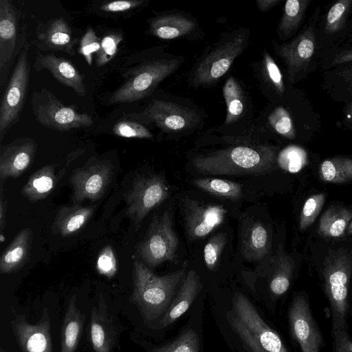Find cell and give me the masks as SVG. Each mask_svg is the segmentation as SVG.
Segmentation results:
<instances>
[{
	"label": "cell",
	"instance_id": "cell-1",
	"mask_svg": "<svg viewBox=\"0 0 352 352\" xmlns=\"http://www.w3.org/2000/svg\"><path fill=\"white\" fill-rule=\"evenodd\" d=\"M276 160L273 147L245 144L197 155L192 165L204 175H262L271 171Z\"/></svg>",
	"mask_w": 352,
	"mask_h": 352
},
{
	"label": "cell",
	"instance_id": "cell-2",
	"mask_svg": "<svg viewBox=\"0 0 352 352\" xmlns=\"http://www.w3.org/2000/svg\"><path fill=\"white\" fill-rule=\"evenodd\" d=\"M133 291L131 301L139 308L144 320L164 315L172 302L176 289L186 276L185 268L157 276L138 259L133 261Z\"/></svg>",
	"mask_w": 352,
	"mask_h": 352
},
{
	"label": "cell",
	"instance_id": "cell-3",
	"mask_svg": "<svg viewBox=\"0 0 352 352\" xmlns=\"http://www.w3.org/2000/svg\"><path fill=\"white\" fill-rule=\"evenodd\" d=\"M227 316L230 326L250 352H289L280 336L243 294L235 293Z\"/></svg>",
	"mask_w": 352,
	"mask_h": 352
},
{
	"label": "cell",
	"instance_id": "cell-4",
	"mask_svg": "<svg viewBox=\"0 0 352 352\" xmlns=\"http://www.w3.org/2000/svg\"><path fill=\"white\" fill-rule=\"evenodd\" d=\"M351 274L352 260L346 253L338 251L327 257L322 278L329 307L331 332L349 329V286Z\"/></svg>",
	"mask_w": 352,
	"mask_h": 352
},
{
	"label": "cell",
	"instance_id": "cell-5",
	"mask_svg": "<svg viewBox=\"0 0 352 352\" xmlns=\"http://www.w3.org/2000/svg\"><path fill=\"white\" fill-rule=\"evenodd\" d=\"M182 63L176 58H159L147 60L131 71L126 79L109 98L110 104L131 102L150 94Z\"/></svg>",
	"mask_w": 352,
	"mask_h": 352
},
{
	"label": "cell",
	"instance_id": "cell-6",
	"mask_svg": "<svg viewBox=\"0 0 352 352\" xmlns=\"http://www.w3.org/2000/svg\"><path fill=\"white\" fill-rule=\"evenodd\" d=\"M320 9L316 8L303 30L288 42L274 43L276 54L285 66L287 78L294 84L308 74L318 54L316 26Z\"/></svg>",
	"mask_w": 352,
	"mask_h": 352
},
{
	"label": "cell",
	"instance_id": "cell-7",
	"mask_svg": "<svg viewBox=\"0 0 352 352\" xmlns=\"http://www.w3.org/2000/svg\"><path fill=\"white\" fill-rule=\"evenodd\" d=\"M179 243L172 212L166 210L153 217L144 239L137 246V252L146 265L156 267L175 258Z\"/></svg>",
	"mask_w": 352,
	"mask_h": 352
},
{
	"label": "cell",
	"instance_id": "cell-8",
	"mask_svg": "<svg viewBox=\"0 0 352 352\" xmlns=\"http://www.w3.org/2000/svg\"><path fill=\"white\" fill-rule=\"evenodd\" d=\"M32 107L36 120L54 130L67 131L89 126L93 123L89 114L79 113L75 107L65 105L45 88L32 94Z\"/></svg>",
	"mask_w": 352,
	"mask_h": 352
},
{
	"label": "cell",
	"instance_id": "cell-9",
	"mask_svg": "<svg viewBox=\"0 0 352 352\" xmlns=\"http://www.w3.org/2000/svg\"><path fill=\"white\" fill-rule=\"evenodd\" d=\"M29 45L25 43L19 52L16 63L6 87L0 104V141L19 119L30 80Z\"/></svg>",
	"mask_w": 352,
	"mask_h": 352
},
{
	"label": "cell",
	"instance_id": "cell-10",
	"mask_svg": "<svg viewBox=\"0 0 352 352\" xmlns=\"http://www.w3.org/2000/svg\"><path fill=\"white\" fill-rule=\"evenodd\" d=\"M168 196L169 188L162 175L151 174L138 176L134 179L130 190L124 195L126 214L138 229L146 215Z\"/></svg>",
	"mask_w": 352,
	"mask_h": 352
},
{
	"label": "cell",
	"instance_id": "cell-11",
	"mask_svg": "<svg viewBox=\"0 0 352 352\" xmlns=\"http://www.w3.org/2000/svg\"><path fill=\"white\" fill-rule=\"evenodd\" d=\"M248 43L246 33H237L214 46L197 64L192 74L196 85H211L223 76Z\"/></svg>",
	"mask_w": 352,
	"mask_h": 352
},
{
	"label": "cell",
	"instance_id": "cell-12",
	"mask_svg": "<svg viewBox=\"0 0 352 352\" xmlns=\"http://www.w3.org/2000/svg\"><path fill=\"white\" fill-rule=\"evenodd\" d=\"M291 335L300 352H321L324 340L306 295H294L288 311Z\"/></svg>",
	"mask_w": 352,
	"mask_h": 352
},
{
	"label": "cell",
	"instance_id": "cell-13",
	"mask_svg": "<svg viewBox=\"0 0 352 352\" xmlns=\"http://www.w3.org/2000/svg\"><path fill=\"white\" fill-rule=\"evenodd\" d=\"M113 175V166L109 160H94L73 171L69 182L73 188V201L80 204L88 199H100L108 188Z\"/></svg>",
	"mask_w": 352,
	"mask_h": 352
},
{
	"label": "cell",
	"instance_id": "cell-14",
	"mask_svg": "<svg viewBox=\"0 0 352 352\" xmlns=\"http://www.w3.org/2000/svg\"><path fill=\"white\" fill-rule=\"evenodd\" d=\"M352 0L335 1L318 19L316 26L318 54L323 55L352 34Z\"/></svg>",
	"mask_w": 352,
	"mask_h": 352
},
{
	"label": "cell",
	"instance_id": "cell-15",
	"mask_svg": "<svg viewBox=\"0 0 352 352\" xmlns=\"http://www.w3.org/2000/svg\"><path fill=\"white\" fill-rule=\"evenodd\" d=\"M227 210L222 205L204 204L186 199L183 205V219L189 240L202 239L224 221Z\"/></svg>",
	"mask_w": 352,
	"mask_h": 352
},
{
	"label": "cell",
	"instance_id": "cell-16",
	"mask_svg": "<svg viewBox=\"0 0 352 352\" xmlns=\"http://www.w3.org/2000/svg\"><path fill=\"white\" fill-rule=\"evenodd\" d=\"M19 16L10 0H0V88L3 89L12 65L18 39Z\"/></svg>",
	"mask_w": 352,
	"mask_h": 352
},
{
	"label": "cell",
	"instance_id": "cell-17",
	"mask_svg": "<svg viewBox=\"0 0 352 352\" xmlns=\"http://www.w3.org/2000/svg\"><path fill=\"white\" fill-rule=\"evenodd\" d=\"M12 327L23 352H52L50 318L47 309H43L36 324H30L25 316L21 315L12 321Z\"/></svg>",
	"mask_w": 352,
	"mask_h": 352
},
{
	"label": "cell",
	"instance_id": "cell-18",
	"mask_svg": "<svg viewBox=\"0 0 352 352\" xmlns=\"http://www.w3.org/2000/svg\"><path fill=\"white\" fill-rule=\"evenodd\" d=\"M144 114L166 132L179 131L195 124L199 117L193 111L170 101L153 100Z\"/></svg>",
	"mask_w": 352,
	"mask_h": 352
},
{
	"label": "cell",
	"instance_id": "cell-19",
	"mask_svg": "<svg viewBox=\"0 0 352 352\" xmlns=\"http://www.w3.org/2000/svg\"><path fill=\"white\" fill-rule=\"evenodd\" d=\"M36 143L30 138H19L1 147L0 179L16 178L28 168L36 153Z\"/></svg>",
	"mask_w": 352,
	"mask_h": 352
},
{
	"label": "cell",
	"instance_id": "cell-20",
	"mask_svg": "<svg viewBox=\"0 0 352 352\" xmlns=\"http://www.w3.org/2000/svg\"><path fill=\"white\" fill-rule=\"evenodd\" d=\"M34 68L37 72L47 69L60 83L72 89L79 96L86 95L84 76L69 60L38 52Z\"/></svg>",
	"mask_w": 352,
	"mask_h": 352
},
{
	"label": "cell",
	"instance_id": "cell-21",
	"mask_svg": "<svg viewBox=\"0 0 352 352\" xmlns=\"http://www.w3.org/2000/svg\"><path fill=\"white\" fill-rule=\"evenodd\" d=\"M76 42L69 24L63 17L51 19L37 27L36 45L41 50L60 51L74 56Z\"/></svg>",
	"mask_w": 352,
	"mask_h": 352
},
{
	"label": "cell",
	"instance_id": "cell-22",
	"mask_svg": "<svg viewBox=\"0 0 352 352\" xmlns=\"http://www.w3.org/2000/svg\"><path fill=\"white\" fill-rule=\"evenodd\" d=\"M90 318V339L94 351L111 352L116 342L117 332L102 296L98 307H92Z\"/></svg>",
	"mask_w": 352,
	"mask_h": 352
},
{
	"label": "cell",
	"instance_id": "cell-23",
	"mask_svg": "<svg viewBox=\"0 0 352 352\" xmlns=\"http://www.w3.org/2000/svg\"><path fill=\"white\" fill-rule=\"evenodd\" d=\"M201 288L199 277L195 270L189 271L182 280L180 289L161 320L157 329H163L173 323L190 307Z\"/></svg>",
	"mask_w": 352,
	"mask_h": 352
},
{
	"label": "cell",
	"instance_id": "cell-24",
	"mask_svg": "<svg viewBox=\"0 0 352 352\" xmlns=\"http://www.w3.org/2000/svg\"><path fill=\"white\" fill-rule=\"evenodd\" d=\"M241 249L249 261L263 258L270 251V237L265 225L258 220L248 219L241 234Z\"/></svg>",
	"mask_w": 352,
	"mask_h": 352
},
{
	"label": "cell",
	"instance_id": "cell-25",
	"mask_svg": "<svg viewBox=\"0 0 352 352\" xmlns=\"http://www.w3.org/2000/svg\"><path fill=\"white\" fill-rule=\"evenodd\" d=\"M32 243L31 230L26 228L21 230L1 256V273L11 274L19 270L29 259Z\"/></svg>",
	"mask_w": 352,
	"mask_h": 352
},
{
	"label": "cell",
	"instance_id": "cell-26",
	"mask_svg": "<svg viewBox=\"0 0 352 352\" xmlns=\"http://www.w3.org/2000/svg\"><path fill=\"white\" fill-rule=\"evenodd\" d=\"M94 210L93 206L75 204L60 208L53 222V234L63 236L75 234L90 219Z\"/></svg>",
	"mask_w": 352,
	"mask_h": 352
},
{
	"label": "cell",
	"instance_id": "cell-27",
	"mask_svg": "<svg viewBox=\"0 0 352 352\" xmlns=\"http://www.w3.org/2000/svg\"><path fill=\"white\" fill-rule=\"evenodd\" d=\"M333 68L324 76V87L331 98L346 106L352 102V62Z\"/></svg>",
	"mask_w": 352,
	"mask_h": 352
},
{
	"label": "cell",
	"instance_id": "cell-28",
	"mask_svg": "<svg viewBox=\"0 0 352 352\" xmlns=\"http://www.w3.org/2000/svg\"><path fill=\"white\" fill-rule=\"evenodd\" d=\"M195 22L183 15L166 14L153 18L150 22V32L161 39H173L190 32Z\"/></svg>",
	"mask_w": 352,
	"mask_h": 352
},
{
	"label": "cell",
	"instance_id": "cell-29",
	"mask_svg": "<svg viewBox=\"0 0 352 352\" xmlns=\"http://www.w3.org/2000/svg\"><path fill=\"white\" fill-rule=\"evenodd\" d=\"M85 320V315L76 306V297L74 294L68 303L62 328L61 352H74Z\"/></svg>",
	"mask_w": 352,
	"mask_h": 352
},
{
	"label": "cell",
	"instance_id": "cell-30",
	"mask_svg": "<svg viewBox=\"0 0 352 352\" xmlns=\"http://www.w3.org/2000/svg\"><path fill=\"white\" fill-rule=\"evenodd\" d=\"M56 184L54 165H47L34 172L21 189L22 195L30 202L45 199Z\"/></svg>",
	"mask_w": 352,
	"mask_h": 352
},
{
	"label": "cell",
	"instance_id": "cell-31",
	"mask_svg": "<svg viewBox=\"0 0 352 352\" xmlns=\"http://www.w3.org/2000/svg\"><path fill=\"white\" fill-rule=\"evenodd\" d=\"M311 0H287L279 21L277 34L280 39L291 38L297 32L305 18Z\"/></svg>",
	"mask_w": 352,
	"mask_h": 352
},
{
	"label": "cell",
	"instance_id": "cell-32",
	"mask_svg": "<svg viewBox=\"0 0 352 352\" xmlns=\"http://www.w3.org/2000/svg\"><path fill=\"white\" fill-rule=\"evenodd\" d=\"M352 219V210L342 206H332L322 215L318 233L325 237L342 236Z\"/></svg>",
	"mask_w": 352,
	"mask_h": 352
},
{
	"label": "cell",
	"instance_id": "cell-33",
	"mask_svg": "<svg viewBox=\"0 0 352 352\" xmlns=\"http://www.w3.org/2000/svg\"><path fill=\"white\" fill-rule=\"evenodd\" d=\"M321 179L333 184L352 181V158L336 156L324 160L319 168Z\"/></svg>",
	"mask_w": 352,
	"mask_h": 352
},
{
	"label": "cell",
	"instance_id": "cell-34",
	"mask_svg": "<svg viewBox=\"0 0 352 352\" xmlns=\"http://www.w3.org/2000/svg\"><path fill=\"white\" fill-rule=\"evenodd\" d=\"M275 260L274 269L270 282V289L275 297H280L288 290L294 271L291 258L281 251V246Z\"/></svg>",
	"mask_w": 352,
	"mask_h": 352
},
{
	"label": "cell",
	"instance_id": "cell-35",
	"mask_svg": "<svg viewBox=\"0 0 352 352\" xmlns=\"http://www.w3.org/2000/svg\"><path fill=\"white\" fill-rule=\"evenodd\" d=\"M193 184L199 189L217 197L239 200L242 197L241 186L234 182L212 177L195 179Z\"/></svg>",
	"mask_w": 352,
	"mask_h": 352
},
{
	"label": "cell",
	"instance_id": "cell-36",
	"mask_svg": "<svg viewBox=\"0 0 352 352\" xmlns=\"http://www.w3.org/2000/svg\"><path fill=\"white\" fill-rule=\"evenodd\" d=\"M223 94L227 108L226 124H230L239 118L244 108L242 90L235 78L230 77L227 79Z\"/></svg>",
	"mask_w": 352,
	"mask_h": 352
},
{
	"label": "cell",
	"instance_id": "cell-37",
	"mask_svg": "<svg viewBox=\"0 0 352 352\" xmlns=\"http://www.w3.org/2000/svg\"><path fill=\"white\" fill-rule=\"evenodd\" d=\"M199 339L193 329H185L174 341L157 346L153 352H199Z\"/></svg>",
	"mask_w": 352,
	"mask_h": 352
},
{
	"label": "cell",
	"instance_id": "cell-38",
	"mask_svg": "<svg viewBox=\"0 0 352 352\" xmlns=\"http://www.w3.org/2000/svg\"><path fill=\"white\" fill-rule=\"evenodd\" d=\"M277 163L283 170L295 173L307 163V154L300 147L292 146L283 150L277 157Z\"/></svg>",
	"mask_w": 352,
	"mask_h": 352
},
{
	"label": "cell",
	"instance_id": "cell-39",
	"mask_svg": "<svg viewBox=\"0 0 352 352\" xmlns=\"http://www.w3.org/2000/svg\"><path fill=\"white\" fill-rule=\"evenodd\" d=\"M268 121L274 131L281 136L293 140L296 138L295 126L290 113L282 106H278L270 113Z\"/></svg>",
	"mask_w": 352,
	"mask_h": 352
},
{
	"label": "cell",
	"instance_id": "cell-40",
	"mask_svg": "<svg viewBox=\"0 0 352 352\" xmlns=\"http://www.w3.org/2000/svg\"><path fill=\"white\" fill-rule=\"evenodd\" d=\"M325 200V195H312L305 202L300 217V228L305 230L311 225L319 214Z\"/></svg>",
	"mask_w": 352,
	"mask_h": 352
},
{
	"label": "cell",
	"instance_id": "cell-41",
	"mask_svg": "<svg viewBox=\"0 0 352 352\" xmlns=\"http://www.w3.org/2000/svg\"><path fill=\"white\" fill-rule=\"evenodd\" d=\"M227 240L225 233H218L213 235L206 243L204 258L206 266L210 270H213L216 267Z\"/></svg>",
	"mask_w": 352,
	"mask_h": 352
},
{
	"label": "cell",
	"instance_id": "cell-42",
	"mask_svg": "<svg viewBox=\"0 0 352 352\" xmlns=\"http://www.w3.org/2000/svg\"><path fill=\"white\" fill-rule=\"evenodd\" d=\"M122 41V34L120 32L111 33L102 38L100 48L96 54V63L102 67L109 63L118 51V47Z\"/></svg>",
	"mask_w": 352,
	"mask_h": 352
},
{
	"label": "cell",
	"instance_id": "cell-43",
	"mask_svg": "<svg viewBox=\"0 0 352 352\" xmlns=\"http://www.w3.org/2000/svg\"><path fill=\"white\" fill-rule=\"evenodd\" d=\"M115 135L126 138H151L153 134L144 125L130 120L118 122L113 127Z\"/></svg>",
	"mask_w": 352,
	"mask_h": 352
},
{
	"label": "cell",
	"instance_id": "cell-44",
	"mask_svg": "<svg viewBox=\"0 0 352 352\" xmlns=\"http://www.w3.org/2000/svg\"><path fill=\"white\" fill-rule=\"evenodd\" d=\"M101 41L91 27H87L85 33L82 36L78 52L85 58L89 65H92L93 55L100 48Z\"/></svg>",
	"mask_w": 352,
	"mask_h": 352
},
{
	"label": "cell",
	"instance_id": "cell-45",
	"mask_svg": "<svg viewBox=\"0 0 352 352\" xmlns=\"http://www.w3.org/2000/svg\"><path fill=\"white\" fill-rule=\"evenodd\" d=\"M263 63L267 78L270 81L276 93L280 96L283 95L285 87L282 73L274 59L266 51L264 52Z\"/></svg>",
	"mask_w": 352,
	"mask_h": 352
},
{
	"label": "cell",
	"instance_id": "cell-46",
	"mask_svg": "<svg viewBox=\"0 0 352 352\" xmlns=\"http://www.w3.org/2000/svg\"><path fill=\"white\" fill-rule=\"evenodd\" d=\"M96 269L99 274L108 278L116 274L117 261L111 246L107 245L100 251L96 261Z\"/></svg>",
	"mask_w": 352,
	"mask_h": 352
},
{
	"label": "cell",
	"instance_id": "cell-47",
	"mask_svg": "<svg viewBox=\"0 0 352 352\" xmlns=\"http://www.w3.org/2000/svg\"><path fill=\"white\" fill-rule=\"evenodd\" d=\"M143 3V0L105 1L99 6V10L105 13H122L135 9Z\"/></svg>",
	"mask_w": 352,
	"mask_h": 352
},
{
	"label": "cell",
	"instance_id": "cell-48",
	"mask_svg": "<svg viewBox=\"0 0 352 352\" xmlns=\"http://www.w3.org/2000/svg\"><path fill=\"white\" fill-rule=\"evenodd\" d=\"M332 333L333 352H352V339L349 329Z\"/></svg>",
	"mask_w": 352,
	"mask_h": 352
},
{
	"label": "cell",
	"instance_id": "cell-49",
	"mask_svg": "<svg viewBox=\"0 0 352 352\" xmlns=\"http://www.w3.org/2000/svg\"><path fill=\"white\" fill-rule=\"evenodd\" d=\"M352 62V47L336 51L331 56L329 67H335L340 65Z\"/></svg>",
	"mask_w": 352,
	"mask_h": 352
},
{
	"label": "cell",
	"instance_id": "cell-50",
	"mask_svg": "<svg viewBox=\"0 0 352 352\" xmlns=\"http://www.w3.org/2000/svg\"><path fill=\"white\" fill-rule=\"evenodd\" d=\"M3 182H1V199H0V228H1V235H3V229L5 226L6 223V214L7 209V202L3 199Z\"/></svg>",
	"mask_w": 352,
	"mask_h": 352
},
{
	"label": "cell",
	"instance_id": "cell-51",
	"mask_svg": "<svg viewBox=\"0 0 352 352\" xmlns=\"http://www.w3.org/2000/svg\"><path fill=\"white\" fill-rule=\"evenodd\" d=\"M342 124L346 128L352 129V102L344 106Z\"/></svg>",
	"mask_w": 352,
	"mask_h": 352
},
{
	"label": "cell",
	"instance_id": "cell-52",
	"mask_svg": "<svg viewBox=\"0 0 352 352\" xmlns=\"http://www.w3.org/2000/svg\"><path fill=\"white\" fill-rule=\"evenodd\" d=\"M280 2V0H258L256 1V4L261 12H265L271 10Z\"/></svg>",
	"mask_w": 352,
	"mask_h": 352
},
{
	"label": "cell",
	"instance_id": "cell-53",
	"mask_svg": "<svg viewBox=\"0 0 352 352\" xmlns=\"http://www.w3.org/2000/svg\"><path fill=\"white\" fill-rule=\"evenodd\" d=\"M346 234H352V219L351 222L349 223L347 229H346Z\"/></svg>",
	"mask_w": 352,
	"mask_h": 352
},
{
	"label": "cell",
	"instance_id": "cell-54",
	"mask_svg": "<svg viewBox=\"0 0 352 352\" xmlns=\"http://www.w3.org/2000/svg\"><path fill=\"white\" fill-rule=\"evenodd\" d=\"M0 352H5L3 349H0Z\"/></svg>",
	"mask_w": 352,
	"mask_h": 352
},
{
	"label": "cell",
	"instance_id": "cell-55",
	"mask_svg": "<svg viewBox=\"0 0 352 352\" xmlns=\"http://www.w3.org/2000/svg\"><path fill=\"white\" fill-rule=\"evenodd\" d=\"M351 23H352V17H351Z\"/></svg>",
	"mask_w": 352,
	"mask_h": 352
}]
</instances>
